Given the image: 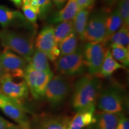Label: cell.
<instances>
[{
	"label": "cell",
	"mask_w": 129,
	"mask_h": 129,
	"mask_svg": "<svg viewBox=\"0 0 129 129\" xmlns=\"http://www.w3.org/2000/svg\"><path fill=\"white\" fill-rule=\"evenodd\" d=\"M102 83L94 75H86L77 81L74 87L72 105L75 111L96 105L101 91Z\"/></svg>",
	"instance_id": "1"
},
{
	"label": "cell",
	"mask_w": 129,
	"mask_h": 129,
	"mask_svg": "<svg viewBox=\"0 0 129 129\" xmlns=\"http://www.w3.org/2000/svg\"><path fill=\"white\" fill-rule=\"evenodd\" d=\"M0 41L3 47L17 53L28 63L34 51V40L30 35L4 29L0 31Z\"/></svg>",
	"instance_id": "2"
},
{
	"label": "cell",
	"mask_w": 129,
	"mask_h": 129,
	"mask_svg": "<svg viewBox=\"0 0 129 129\" xmlns=\"http://www.w3.org/2000/svg\"><path fill=\"white\" fill-rule=\"evenodd\" d=\"M71 85L67 76L57 74L51 77L45 91L44 98L53 108L60 106L67 99Z\"/></svg>",
	"instance_id": "3"
},
{
	"label": "cell",
	"mask_w": 129,
	"mask_h": 129,
	"mask_svg": "<svg viewBox=\"0 0 129 129\" xmlns=\"http://www.w3.org/2000/svg\"><path fill=\"white\" fill-rule=\"evenodd\" d=\"M97 101L100 112L122 113L125 106L124 95L118 86H111L102 90Z\"/></svg>",
	"instance_id": "4"
},
{
	"label": "cell",
	"mask_w": 129,
	"mask_h": 129,
	"mask_svg": "<svg viewBox=\"0 0 129 129\" xmlns=\"http://www.w3.org/2000/svg\"><path fill=\"white\" fill-rule=\"evenodd\" d=\"M53 75V73H47L37 70L28 63L24 72L23 78L29 91L35 99L41 100L44 98L47 85Z\"/></svg>",
	"instance_id": "5"
},
{
	"label": "cell",
	"mask_w": 129,
	"mask_h": 129,
	"mask_svg": "<svg viewBox=\"0 0 129 129\" xmlns=\"http://www.w3.org/2000/svg\"><path fill=\"white\" fill-rule=\"evenodd\" d=\"M56 70L63 75L72 77L81 75L85 71L84 51L78 49L71 54L60 56L55 60Z\"/></svg>",
	"instance_id": "6"
},
{
	"label": "cell",
	"mask_w": 129,
	"mask_h": 129,
	"mask_svg": "<svg viewBox=\"0 0 129 129\" xmlns=\"http://www.w3.org/2000/svg\"><path fill=\"white\" fill-rule=\"evenodd\" d=\"M108 42L106 40L88 43L84 50L85 67L90 75H96L99 74L102 64L104 60Z\"/></svg>",
	"instance_id": "7"
},
{
	"label": "cell",
	"mask_w": 129,
	"mask_h": 129,
	"mask_svg": "<svg viewBox=\"0 0 129 129\" xmlns=\"http://www.w3.org/2000/svg\"><path fill=\"white\" fill-rule=\"evenodd\" d=\"M108 13L105 10L95 12L88 19L83 40L93 43L106 40V19Z\"/></svg>",
	"instance_id": "8"
},
{
	"label": "cell",
	"mask_w": 129,
	"mask_h": 129,
	"mask_svg": "<svg viewBox=\"0 0 129 129\" xmlns=\"http://www.w3.org/2000/svg\"><path fill=\"white\" fill-rule=\"evenodd\" d=\"M0 90L5 96L21 105L29 94V89L25 81L15 82L9 74H6L0 79Z\"/></svg>",
	"instance_id": "9"
},
{
	"label": "cell",
	"mask_w": 129,
	"mask_h": 129,
	"mask_svg": "<svg viewBox=\"0 0 129 129\" xmlns=\"http://www.w3.org/2000/svg\"><path fill=\"white\" fill-rule=\"evenodd\" d=\"M35 47L47 56L48 60L55 61L59 57L58 44L54 36V27L49 25L42 29L35 40Z\"/></svg>",
	"instance_id": "10"
},
{
	"label": "cell",
	"mask_w": 129,
	"mask_h": 129,
	"mask_svg": "<svg viewBox=\"0 0 129 129\" xmlns=\"http://www.w3.org/2000/svg\"><path fill=\"white\" fill-rule=\"evenodd\" d=\"M0 63L6 71L13 78H23L24 72L28 62L11 50L6 49L0 53Z\"/></svg>",
	"instance_id": "11"
},
{
	"label": "cell",
	"mask_w": 129,
	"mask_h": 129,
	"mask_svg": "<svg viewBox=\"0 0 129 129\" xmlns=\"http://www.w3.org/2000/svg\"><path fill=\"white\" fill-rule=\"evenodd\" d=\"M0 109L23 129H30V123L22 105L12 101L2 93H0Z\"/></svg>",
	"instance_id": "12"
},
{
	"label": "cell",
	"mask_w": 129,
	"mask_h": 129,
	"mask_svg": "<svg viewBox=\"0 0 129 129\" xmlns=\"http://www.w3.org/2000/svg\"><path fill=\"white\" fill-rule=\"evenodd\" d=\"M0 25L4 28L14 25L26 27L29 26L28 21L20 12L1 5H0Z\"/></svg>",
	"instance_id": "13"
},
{
	"label": "cell",
	"mask_w": 129,
	"mask_h": 129,
	"mask_svg": "<svg viewBox=\"0 0 129 129\" xmlns=\"http://www.w3.org/2000/svg\"><path fill=\"white\" fill-rule=\"evenodd\" d=\"M96 105L77 111V114L71 118L68 129H83L88 125L94 124Z\"/></svg>",
	"instance_id": "14"
},
{
	"label": "cell",
	"mask_w": 129,
	"mask_h": 129,
	"mask_svg": "<svg viewBox=\"0 0 129 129\" xmlns=\"http://www.w3.org/2000/svg\"><path fill=\"white\" fill-rule=\"evenodd\" d=\"M122 113L100 112L95 115L94 129H117Z\"/></svg>",
	"instance_id": "15"
},
{
	"label": "cell",
	"mask_w": 129,
	"mask_h": 129,
	"mask_svg": "<svg viewBox=\"0 0 129 129\" xmlns=\"http://www.w3.org/2000/svg\"><path fill=\"white\" fill-rule=\"evenodd\" d=\"M78 11L77 0H68L65 6L51 17L50 23H58L64 21L72 20Z\"/></svg>",
	"instance_id": "16"
},
{
	"label": "cell",
	"mask_w": 129,
	"mask_h": 129,
	"mask_svg": "<svg viewBox=\"0 0 129 129\" xmlns=\"http://www.w3.org/2000/svg\"><path fill=\"white\" fill-rule=\"evenodd\" d=\"M71 120L65 115L47 117L40 121L37 129H68Z\"/></svg>",
	"instance_id": "17"
},
{
	"label": "cell",
	"mask_w": 129,
	"mask_h": 129,
	"mask_svg": "<svg viewBox=\"0 0 129 129\" xmlns=\"http://www.w3.org/2000/svg\"><path fill=\"white\" fill-rule=\"evenodd\" d=\"M123 65L116 61L111 54L110 50L108 48L106 50L104 60L102 64L99 74L104 77H108L120 69H124Z\"/></svg>",
	"instance_id": "18"
},
{
	"label": "cell",
	"mask_w": 129,
	"mask_h": 129,
	"mask_svg": "<svg viewBox=\"0 0 129 129\" xmlns=\"http://www.w3.org/2000/svg\"><path fill=\"white\" fill-rule=\"evenodd\" d=\"M90 10L91 9L80 10L72 19L75 33L78 38L81 40H83L84 33L87 25Z\"/></svg>",
	"instance_id": "19"
},
{
	"label": "cell",
	"mask_w": 129,
	"mask_h": 129,
	"mask_svg": "<svg viewBox=\"0 0 129 129\" xmlns=\"http://www.w3.org/2000/svg\"><path fill=\"white\" fill-rule=\"evenodd\" d=\"M29 63L31 64L34 68L39 71L53 73L50 67L48 59L46 54L38 49H35Z\"/></svg>",
	"instance_id": "20"
},
{
	"label": "cell",
	"mask_w": 129,
	"mask_h": 129,
	"mask_svg": "<svg viewBox=\"0 0 129 129\" xmlns=\"http://www.w3.org/2000/svg\"><path fill=\"white\" fill-rule=\"evenodd\" d=\"M106 40L122 26V20L118 9L108 14L106 19Z\"/></svg>",
	"instance_id": "21"
},
{
	"label": "cell",
	"mask_w": 129,
	"mask_h": 129,
	"mask_svg": "<svg viewBox=\"0 0 129 129\" xmlns=\"http://www.w3.org/2000/svg\"><path fill=\"white\" fill-rule=\"evenodd\" d=\"M78 38L75 32L68 36L58 44L59 57L71 54L78 49Z\"/></svg>",
	"instance_id": "22"
},
{
	"label": "cell",
	"mask_w": 129,
	"mask_h": 129,
	"mask_svg": "<svg viewBox=\"0 0 129 129\" xmlns=\"http://www.w3.org/2000/svg\"><path fill=\"white\" fill-rule=\"evenodd\" d=\"M73 32L75 31L72 20L58 23L54 28V36L56 43L58 44Z\"/></svg>",
	"instance_id": "23"
},
{
	"label": "cell",
	"mask_w": 129,
	"mask_h": 129,
	"mask_svg": "<svg viewBox=\"0 0 129 129\" xmlns=\"http://www.w3.org/2000/svg\"><path fill=\"white\" fill-rule=\"evenodd\" d=\"M111 53L112 57L119 63L124 67L129 64V48L126 47L116 44H111Z\"/></svg>",
	"instance_id": "24"
},
{
	"label": "cell",
	"mask_w": 129,
	"mask_h": 129,
	"mask_svg": "<svg viewBox=\"0 0 129 129\" xmlns=\"http://www.w3.org/2000/svg\"><path fill=\"white\" fill-rule=\"evenodd\" d=\"M108 43L116 44L128 47L129 45V29L128 27L122 26L117 31L111 35L106 40Z\"/></svg>",
	"instance_id": "25"
},
{
	"label": "cell",
	"mask_w": 129,
	"mask_h": 129,
	"mask_svg": "<svg viewBox=\"0 0 129 129\" xmlns=\"http://www.w3.org/2000/svg\"><path fill=\"white\" fill-rule=\"evenodd\" d=\"M119 14L122 20V26H129V0H121L117 7Z\"/></svg>",
	"instance_id": "26"
},
{
	"label": "cell",
	"mask_w": 129,
	"mask_h": 129,
	"mask_svg": "<svg viewBox=\"0 0 129 129\" xmlns=\"http://www.w3.org/2000/svg\"><path fill=\"white\" fill-rule=\"evenodd\" d=\"M22 10L26 19L33 25H35L37 23L38 15L30 5H22Z\"/></svg>",
	"instance_id": "27"
},
{
	"label": "cell",
	"mask_w": 129,
	"mask_h": 129,
	"mask_svg": "<svg viewBox=\"0 0 129 129\" xmlns=\"http://www.w3.org/2000/svg\"><path fill=\"white\" fill-rule=\"evenodd\" d=\"M40 7V13L38 16L40 19H43L47 16L51 7V0H38Z\"/></svg>",
	"instance_id": "28"
},
{
	"label": "cell",
	"mask_w": 129,
	"mask_h": 129,
	"mask_svg": "<svg viewBox=\"0 0 129 129\" xmlns=\"http://www.w3.org/2000/svg\"><path fill=\"white\" fill-rule=\"evenodd\" d=\"M94 2L95 0H77L79 10L83 9H91Z\"/></svg>",
	"instance_id": "29"
},
{
	"label": "cell",
	"mask_w": 129,
	"mask_h": 129,
	"mask_svg": "<svg viewBox=\"0 0 129 129\" xmlns=\"http://www.w3.org/2000/svg\"><path fill=\"white\" fill-rule=\"evenodd\" d=\"M19 126L5 120L0 115V129H16Z\"/></svg>",
	"instance_id": "30"
},
{
	"label": "cell",
	"mask_w": 129,
	"mask_h": 129,
	"mask_svg": "<svg viewBox=\"0 0 129 129\" xmlns=\"http://www.w3.org/2000/svg\"><path fill=\"white\" fill-rule=\"evenodd\" d=\"M117 129H129V120L123 114L119 120Z\"/></svg>",
	"instance_id": "31"
},
{
	"label": "cell",
	"mask_w": 129,
	"mask_h": 129,
	"mask_svg": "<svg viewBox=\"0 0 129 129\" xmlns=\"http://www.w3.org/2000/svg\"><path fill=\"white\" fill-rule=\"evenodd\" d=\"M30 6L35 11V13L38 16L40 13V7H39V3H38V0H31L29 3Z\"/></svg>",
	"instance_id": "32"
},
{
	"label": "cell",
	"mask_w": 129,
	"mask_h": 129,
	"mask_svg": "<svg viewBox=\"0 0 129 129\" xmlns=\"http://www.w3.org/2000/svg\"><path fill=\"white\" fill-rule=\"evenodd\" d=\"M55 6L59 9H60L61 7L63 6L64 3L67 2L68 0H51Z\"/></svg>",
	"instance_id": "33"
},
{
	"label": "cell",
	"mask_w": 129,
	"mask_h": 129,
	"mask_svg": "<svg viewBox=\"0 0 129 129\" xmlns=\"http://www.w3.org/2000/svg\"><path fill=\"white\" fill-rule=\"evenodd\" d=\"M17 7H20L22 6V0H10Z\"/></svg>",
	"instance_id": "34"
},
{
	"label": "cell",
	"mask_w": 129,
	"mask_h": 129,
	"mask_svg": "<svg viewBox=\"0 0 129 129\" xmlns=\"http://www.w3.org/2000/svg\"><path fill=\"white\" fill-rule=\"evenodd\" d=\"M105 2L107 3L108 4H110V5H112L114 4H116V3H119L120 1L121 0H104Z\"/></svg>",
	"instance_id": "35"
},
{
	"label": "cell",
	"mask_w": 129,
	"mask_h": 129,
	"mask_svg": "<svg viewBox=\"0 0 129 129\" xmlns=\"http://www.w3.org/2000/svg\"><path fill=\"white\" fill-rule=\"evenodd\" d=\"M6 74V71H5V70L3 68L2 65H1V63H0V79L2 78L3 77H4Z\"/></svg>",
	"instance_id": "36"
},
{
	"label": "cell",
	"mask_w": 129,
	"mask_h": 129,
	"mask_svg": "<svg viewBox=\"0 0 129 129\" xmlns=\"http://www.w3.org/2000/svg\"><path fill=\"white\" fill-rule=\"evenodd\" d=\"M31 0H22V5H29Z\"/></svg>",
	"instance_id": "37"
},
{
	"label": "cell",
	"mask_w": 129,
	"mask_h": 129,
	"mask_svg": "<svg viewBox=\"0 0 129 129\" xmlns=\"http://www.w3.org/2000/svg\"><path fill=\"white\" fill-rule=\"evenodd\" d=\"M16 129H23V128H22V127H21L20 126H19L18 127H17V128H16Z\"/></svg>",
	"instance_id": "38"
},
{
	"label": "cell",
	"mask_w": 129,
	"mask_h": 129,
	"mask_svg": "<svg viewBox=\"0 0 129 129\" xmlns=\"http://www.w3.org/2000/svg\"><path fill=\"white\" fill-rule=\"evenodd\" d=\"M83 129H89L88 128H83Z\"/></svg>",
	"instance_id": "39"
},
{
	"label": "cell",
	"mask_w": 129,
	"mask_h": 129,
	"mask_svg": "<svg viewBox=\"0 0 129 129\" xmlns=\"http://www.w3.org/2000/svg\"></svg>",
	"instance_id": "40"
}]
</instances>
